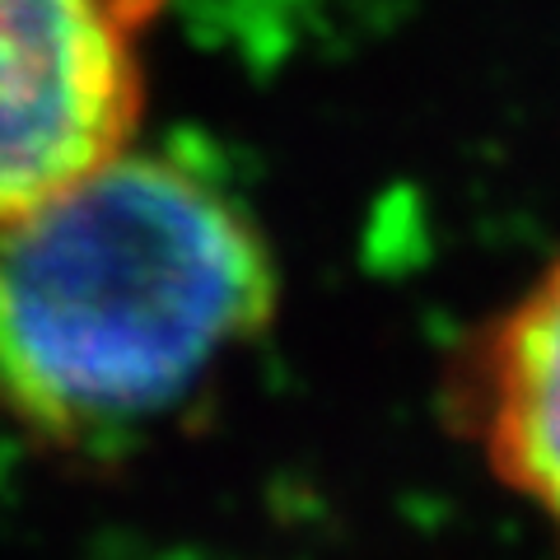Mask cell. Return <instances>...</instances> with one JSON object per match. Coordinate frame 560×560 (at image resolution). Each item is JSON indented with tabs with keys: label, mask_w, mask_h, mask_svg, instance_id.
<instances>
[{
	"label": "cell",
	"mask_w": 560,
	"mask_h": 560,
	"mask_svg": "<svg viewBox=\"0 0 560 560\" xmlns=\"http://www.w3.org/2000/svg\"><path fill=\"white\" fill-rule=\"evenodd\" d=\"M164 0H0V224L136 145Z\"/></svg>",
	"instance_id": "cell-2"
},
{
	"label": "cell",
	"mask_w": 560,
	"mask_h": 560,
	"mask_svg": "<svg viewBox=\"0 0 560 560\" xmlns=\"http://www.w3.org/2000/svg\"><path fill=\"white\" fill-rule=\"evenodd\" d=\"M276 300L248 206L131 145L0 224V420L66 453L127 444L243 355Z\"/></svg>",
	"instance_id": "cell-1"
},
{
	"label": "cell",
	"mask_w": 560,
	"mask_h": 560,
	"mask_svg": "<svg viewBox=\"0 0 560 560\" xmlns=\"http://www.w3.org/2000/svg\"><path fill=\"white\" fill-rule=\"evenodd\" d=\"M448 416L560 541V257L458 346Z\"/></svg>",
	"instance_id": "cell-3"
}]
</instances>
